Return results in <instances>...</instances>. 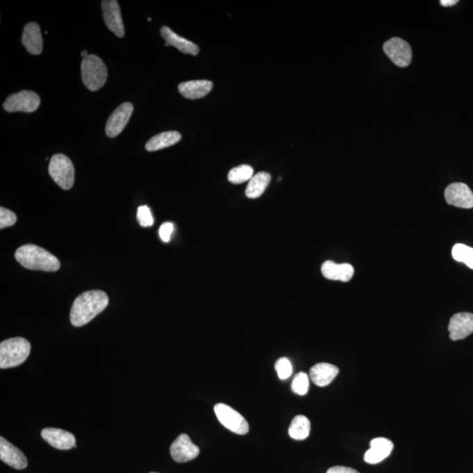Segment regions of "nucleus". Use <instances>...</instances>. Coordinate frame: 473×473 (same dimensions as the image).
<instances>
[{"instance_id": "1", "label": "nucleus", "mask_w": 473, "mask_h": 473, "mask_svg": "<svg viewBox=\"0 0 473 473\" xmlns=\"http://www.w3.org/2000/svg\"><path fill=\"white\" fill-rule=\"evenodd\" d=\"M109 297L101 290L86 291L74 301L70 310V322L76 327L90 323L108 306Z\"/></svg>"}, {"instance_id": "2", "label": "nucleus", "mask_w": 473, "mask_h": 473, "mask_svg": "<svg viewBox=\"0 0 473 473\" xmlns=\"http://www.w3.org/2000/svg\"><path fill=\"white\" fill-rule=\"evenodd\" d=\"M15 259L22 267L31 270L56 272L61 267V263L55 255L32 244L18 248Z\"/></svg>"}, {"instance_id": "3", "label": "nucleus", "mask_w": 473, "mask_h": 473, "mask_svg": "<svg viewBox=\"0 0 473 473\" xmlns=\"http://www.w3.org/2000/svg\"><path fill=\"white\" fill-rule=\"evenodd\" d=\"M31 351V345L24 338H9L0 344V368L18 367L24 363Z\"/></svg>"}, {"instance_id": "4", "label": "nucleus", "mask_w": 473, "mask_h": 473, "mask_svg": "<svg viewBox=\"0 0 473 473\" xmlns=\"http://www.w3.org/2000/svg\"><path fill=\"white\" fill-rule=\"evenodd\" d=\"M81 73L83 83L92 92L101 89L108 76L105 63L95 55H89L83 60Z\"/></svg>"}, {"instance_id": "5", "label": "nucleus", "mask_w": 473, "mask_h": 473, "mask_svg": "<svg viewBox=\"0 0 473 473\" xmlns=\"http://www.w3.org/2000/svg\"><path fill=\"white\" fill-rule=\"evenodd\" d=\"M49 173L57 185L63 190L72 189L75 183V167L69 157L56 153L50 160Z\"/></svg>"}, {"instance_id": "6", "label": "nucleus", "mask_w": 473, "mask_h": 473, "mask_svg": "<svg viewBox=\"0 0 473 473\" xmlns=\"http://www.w3.org/2000/svg\"><path fill=\"white\" fill-rule=\"evenodd\" d=\"M215 414L221 424L238 435H246L249 431V424L239 412L226 404L215 405Z\"/></svg>"}, {"instance_id": "7", "label": "nucleus", "mask_w": 473, "mask_h": 473, "mask_svg": "<svg viewBox=\"0 0 473 473\" xmlns=\"http://www.w3.org/2000/svg\"><path fill=\"white\" fill-rule=\"evenodd\" d=\"M41 105V99L39 95L31 90H22L18 93L13 94L6 99L4 109L8 113L24 112L33 113Z\"/></svg>"}, {"instance_id": "8", "label": "nucleus", "mask_w": 473, "mask_h": 473, "mask_svg": "<svg viewBox=\"0 0 473 473\" xmlns=\"http://www.w3.org/2000/svg\"><path fill=\"white\" fill-rule=\"evenodd\" d=\"M383 50L395 65L405 68L410 65L412 61V49L410 45L404 40L395 37L385 42Z\"/></svg>"}, {"instance_id": "9", "label": "nucleus", "mask_w": 473, "mask_h": 473, "mask_svg": "<svg viewBox=\"0 0 473 473\" xmlns=\"http://www.w3.org/2000/svg\"><path fill=\"white\" fill-rule=\"evenodd\" d=\"M446 203L449 206L472 209L473 208V193L471 189L462 183L449 184L445 191Z\"/></svg>"}, {"instance_id": "10", "label": "nucleus", "mask_w": 473, "mask_h": 473, "mask_svg": "<svg viewBox=\"0 0 473 473\" xmlns=\"http://www.w3.org/2000/svg\"><path fill=\"white\" fill-rule=\"evenodd\" d=\"M133 112L132 103L126 102L117 107L112 115L107 120L106 126V135L110 138L119 136L125 129L127 123L129 122L131 116Z\"/></svg>"}, {"instance_id": "11", "label": "nucleus", "mask_w": 473, "mask_h": 473, "mask_svg": "<svg viewBox=\"0 0 473 473\" xmlns=\"http://www.w3.org/2000/svg\"><path fill=\"white\" fill-rule=\"evenodd\" d=\"M199 446L194 445L187 434H181L170 447L171 457L177 463L193 460L199 455Z\"/></svg>"}, {"instance_id": "12", "label": "nucleus", "mask_w": 473, "mask_h": 473, "mask_svg": "<svg viewBox=\"0 0 473 473\" xmlns=\"http://www.w3.org/2000/svg\"><path fill=\"white\" fill-rule=\"evenodd\" d=\"M101 6L103 21L107 28L119 38H122L125 36V28H124L119 2L116 0H103Z\"/></svg>"}, {"instance_id": "13", "label": "nucleus", "mask_w": 473, "mask_h": 473, "mask_svg": "<svg viewBox=\"0 0 473 473\" xmlns=\"http://www.w3.org/2000/svg\"><path fill=\"white\" fill-rule=\"evenodd\" d=\"M449 338L453 341L465 340L473 333V314L461 312L452 315L448 326Z\"/></svg>"}, {"instance_id": "14", "label": "nucleus", "mask_w": 473, "mask_h": 473, "mask_svg": "<svg viewBox=\"0 0 473 473\" xmlns=\"http://www.w3.org/2000/svg\"><path fill=\"white\" fill-rule=\"evenodd\" d=\"M0 459L17 470H23L28 466V459L24 453L3 437L0 438Z\"/></svg>"}, {"instance_id": "15", "label": "nucleus", "mask_w": 473, "mask_h": 473, "mask_svg": "<svg viewBox=\"0 0 473 473\" xmlns=\"http://www.w3.org/2000/svg\"><path fill=\"white\" fill-rule=\"evenodd\" d=\"M41 435L48 444L57 449L67 451V449L76 447V438L72 433L63 431V429L47 428L42 429Z\"/></svg>"}, {"instance_id": "16", "label": "nucleus", "mask_w": 473, "mask_h": 473, "mask_svg": "<svg viewBox=\"0 0 473 473\" xmlns=\"http://www.w3.org/2000/svg\"><path fill=\"white\" fill-rule=\"evenodd\" d=\"M392 449H394V444L388 438H377L372 439L370 442V449L365 453L364 460L367 464H378L391 454Z\"/></svg>"}, {"instance_id": "17", "label": "nucleus", "mask_w": 473, "mask_h": 473, "mask_svg": "<svg viewBox=\"0 0 473 473\" xmlns=\"http://www.w3.org/2000/svg\"><path fill=\"white\" fill-rule=\"evenodd\" d=\"M22 43L31 55L37 56L42 53L43 40L41 28L37 23L30 22L25 26L22 33Z\"/></svg>"}, {"instance_id": "18", "label": "nucleus", "mask_w": 473, "mask_h": 473, "mask_svg": "<svg viewBox=\"0 0 473 473\" xmlns=\"http://www.w3.org/2000/svg\"><path fill=\"white\" fill-rule=\"evenodd\" d=\"M160 35L165 40L166 46H173L187 55L197 56L199 53V47L194 43L188 41L187 39L176 35L167 26H164L160 28Z\"/></svg>"}, {"instance_id": "19", "label": "nucleus", "mask_w": 473, "mask_h": 473, "mask_svg": "<svg viewBox=\"0 0 473 473\" xmlns=\"http://www.w3.org/2000/svg\"><path fill=\"white\" fill-rule=\"evenodd\" d=\"M322 274L326 279L340 281L344 283L351 281L354 274V268L350 264H337L331 260L325 261L321 268Z\"/></svg>"}, {"instance_id": "20", "label": "nucleus", "mask_w": 473, "mask_h": 473, "mask_svg": "<svg viewBox=\"0 0 473 473\" xmlns=\"http://www.w3.org/2000/svg\"><path fill=\"white\" fill-rule=\"evenodd\" d=\"M340 372L336 365L329 363H318L310 368V376L318 387L330 385Z\"/></svg>"}, {"instance_id": "21", "label": "nucleus", "mask_w": 473, "mask_h": 473, "mask_svg": "<svg viewBox=\"0 0 473 473\" xmlns=\"http://www.w3.org/2000/svg\"><path fill=\"white\" fill-rule=\"evenodd\" d=\"M213 88V83L208 80H194L180 83L179 90L188 99H199L206 97Z\"/></svg>"}, {"instance_id": "22", "label": "nucleus", "mask_w": 473, "mask_h": 473, "mask_svg": "<svg viewBox=\"0 0 473 473\" xmlns=\"http://www.w3.org/2000/svg\"><path fill=\"white\" fill-rule=\"evenodd\" d=\"M181 139H182V135L179 132H176V131L159 133L151 138L149 142H147L146 149L149 152H156V151L174 146V144L179 142Z\"/></svg>"}, {"instance_id": "23", "label": "nucleus", "mask_w": 473, "mask_h": 473, "mask_svg": "<svg viewBox=\"0 0 473 473\" xmlns=\"http://www.w3.org/2000/svg\"><path fill=\"white\" fill-rule=\"evenodd\" d=\"M270 181L271 176L267 172H260L251 177L246 190L248 199H255L260 197L266 190Z\"/></svg>"}, {"instance_id": "24", "label": "nucleus", "mask_w": 473, "mask_h": 473, "mask_svg": "<svg viewBox=\"0 0 473 473\" xmlns=\"http://www.w3.org/2000/svg\"><path fill=\"white\" fill-rule=\"evenodd\" d=\"M310 432V422L305 415H297L293 419L288 434L294 440H304L308 437Z\"/></svg>"}, {"instance_id": "25", "label": "nucleus", "mask_w": 473, "mask_h": 473, "mask_svg": "<svg viewBox=\"0 0 473 473\" xmlns=\"http://www.w3.org/2000/svg\"><path fill=\"white\" fill-rule=\"evenodd\" d=\"M452 257L458 263H463L473 269V248L464 244H455L452 248Z\"/></svg>"}, {"instance_id": "26", "label": "nucleus", "mask_w": 473, "mask_h": 473, "mask_svg": "<svg viewBox=\"0 0 473 473\" xmlns=\"http://www.w3.org/2000/svg\"><path fill=\"white\" fill-rule=\"evenodd\" d=\"M254 176V169L249 165H240L230 170L228 180L234 184H240L250 181Z\"/></svg>"}, {"instance_id": "27", "label": "nucleus", "mask_w": 473, "mask_h": 473, "mask_svg": "<svg viewBox=\"0 0 473 473\" xmlns=\"http://www.w3.org/2000/svg\"><path fill=\"white\" fill-rule=\"evenodd\" d=\"M310 387V381L308 377L305 372H299L295 375L293 382H292L291 388L294 394L299 395H305L308 391Z\"/></svg>"}, {"instance_id": "28", "label": "nucleus", "mask_w": 473, "mask_h": 473, "mask_svg": "<svg viewBox=\"0 0 473 473\" xmlns=\"http://www.w3.org/2000/svg\"><path fill=\"white\" fill-rule=\"evenodd\" d=\"M275 370L281 380H287L293 372L291 362L287 358H281L275 364Z\"/></svg>"}, {"instance_id": "29", "label": "nucleus", "mask_w": 473, "mask_h": 473, "mask_svg": "<svg viewBox=\"0 0 473 473\" xmlns=\"http://www.w3.org/2000/svg\"><path fill=\"white\" fill-rule=\"evenodd\" d=\"M137 219L142 227H150L153 224V217L149 207L147 206L138 208Z\"/></svg>"}, {"instance_id": "30", "label": "nucleus", "mask_w": 473, "mask_h": 473, "mask_svg": "<svg viewBox=\"0 0 473 473\" xmlns=\"http://www.w3.org/2000/svg\"><path fill=\"white\" fill-rule=\"evenodd\" d=\"M17 222V216L13 211L0 208V229L15 226Z\"/></svg>"}, {"instance_id": "31", "label": "nucleus", "mask_w": 473, "mask_h": 473, "mask_svg": "<svg viewBox=\"0 0 473 473\" xmlns=\"http://www.w3.org/2000/svg\"><path fill=\"white\" fill-rule=\"evenodd\" d=\"M174 231V224L170 222L164 223L162 226L160 227L159 235L160 240L163 242H169L171 239V235H172Z\"/></svg>"}, {"instance_id": "32", "label": "nucleus", "mask_w": 473, "mask_h": 473, "mask_svg": "<svg viewBox=\"0 0 473 473\" xmlns=\"http://www.w3.org/2000/svg\"><path fill=\"white\" fill-rule=\"evenodd\" d=\"M326 473H360L356 470L347 467V466H334L328 470Z\"/></svg>"}, {"instance_id": "33", "label": "nucleus", "mask_w": 473, "mask_h": 473, "mask_svg": "<svg viewBox=\"0 0 473 473\" xmlns=\"http://www.w3.org/2000/svg\"><path fill=\"white\" fill-rule=\"evenodd\" d=\"M458 2L457 0H441L440 4L442 6H445V8H448V6H455Z\"/></svg>"}, {"instance_id": "34", "label": "nucleus", "mask_w": 473, "mask_h": 473, "mask_svg": "<svg viewBox=\"0 0 473 473\" xmlns=\"http://www.w3.org/2000/svg\"><path fill=\"white\" fill-rule=\"evenodd\" d=\"M81 56L83 57V59H85V58H86L87 56H89L88 52L85 51H85L82 52Z\"/></svg>"}, {"instance_id": "35", "label": "nucleus", "mask_w": 473, "mask_h": 473, "mask_svg": "<svg viewBox=\"0 0 473 473\" xmlns=\"http://www.w3.org/2000/svg\"><path fill=\"white\" fill-rule=\"evenodd\" d=\"M151 473H157V472H151Z\"/></svg>"}]
</instances>
